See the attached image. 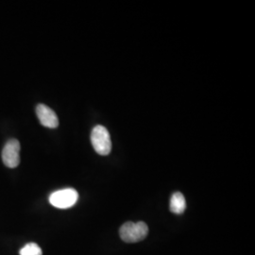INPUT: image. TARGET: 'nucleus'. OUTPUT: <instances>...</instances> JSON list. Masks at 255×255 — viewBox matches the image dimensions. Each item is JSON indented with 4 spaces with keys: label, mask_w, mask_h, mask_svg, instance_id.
<instances>
[{
    "label": "nucleus",
    "mask_w": 255,
    "mask_h": 255,
    "mask_svg": "<svg viewBox=\"0 0 255 255\" xmlns=\"http://www.w3.org/2000/svg\"><path fill=\"white\" fill-rule=\"evenodd\" d=\"M148 234V227L145 222L140 221L137 223L126 222L119 230L121 239L126 243H136L146 238Z\"/></svg>",
    "instance_id": "f257e3e1"
},
{
    "label": "nucleus",
    "mask_w": 255,
    "mask_h": 255,
    "mask_svg": "<svg viewBox=\"0 0 255 255\" xmlns=\"http://www.w3.org/2000/svg\"><path fill=\"white\" fill-rule=\"evenodd\" d=\"M91 143L97 153L100 155H108L112 150V141L109 131L106 128L101 125H98L93 128Z\"/></svg>",
    "instance_id": "f03ea898"
},
{
    "label": "nucleus",
    "mask_w": 255,
    "mask_h": 255,
    "mask_svg": "<svg viewBox=\"0 0 255 255\" xmlns=\"http://www.w3.org/2000/svg\"><path fill=\"white\" fill-rule=\"evenodd\" d=\"M79 199V194L73 188H65L53 192L49 197L52 206L59 209H67L74 206Z\"/></svg>",
    "instance_id": "7ed1b4c3"
},
{
    "label": "nucleus",
    "mask_w": 255,
    "mask_h": 255,
    "mask_svg": "<svg viewBox=\"0 0 255 255\" xmlns=\"http://www.w3.org/2000/svg\"><path fill=\"white\" fill-rule=\"evenodd\" d=\"M20 143L16 139L9 140L2 150L3 163L9 168H15L20 163Z\"/></svg>",
    "instance_id": "20e7f679"
},
{
    "label": "nucleus",
    "mask_w": 255,
    "mask_h": 255,
    "mask_svg": "<svg viewBox=\"0 0 255 255\" xmlns=\"http://www.w3.org/2000/svg\"><path fill=\"white\" fill-rule=\"evenodd\" d=\"M38 119L44 127L55 128L59 126V119L53 110L45 104H39L36 107Z\"/></svg>",
    "instance_id": "39448f33"
},
{
    "label": "nucleus",
    "mask_w": 255,
    "mask_h": 255,
    "mask_svg": "<svg viewBox=\"0 0 255 255\" xmlns=\"http://www.w3.org/2000/svg\"><path fill=\"white\" fill-rule=\"evenodd\" d=\"M169 208H170V211L176 215H181L185 211L186 201H185V198L183 197L182 193H180V192L174 193L170 199Z\"/></svg>",
    "instance_id": "423d86ee"
},
{
    "label": "nucleus",
    "mask_w": 255,
    "mask_h": 255,
    "mask_svg": "<svg viewBox=\"0 0 255 255\" xmlns=\"http://www.w3.org/2000/svg\"><path fill=\"white\" fill-rule=\"evenodd\" d=\"M19 254L20 255H42L43 252L36 243H28L20 250Z\"/></svg>",
    "instance_id": "0eeeda50"
}]
</instances>
